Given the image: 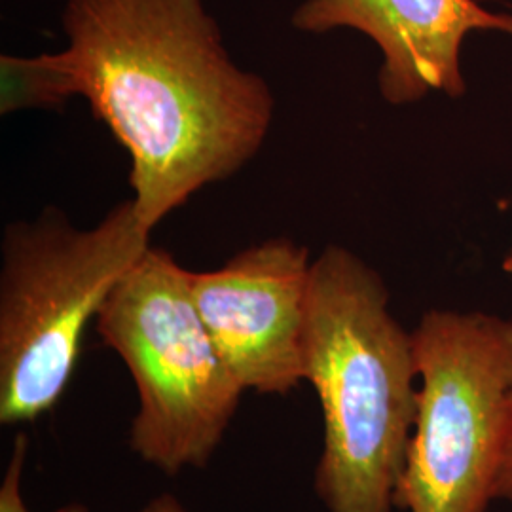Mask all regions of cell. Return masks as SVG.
<instances>
[{
    "mask_svg": "<svg viewBox=\"0 0 512 512\" xmlns=\"http://www.w3.org/2000/svg\"><path fill=\"white\" fill-rule=\"evenodd\" d=\"M27 456H29V437L25 433H18L12 444V454L0 484V512H31L25 505L23 492H21ZM54 512H90V509L84 503H69L55 509Z\"/></svg>",
    "mask_w": 512,
    "mask_h": 512,
    "instance_id": "9c48e42d",
    "label": "cell"
},
{
    "mask_svg": "<svg viewBox=\"0 0 512 512\" xmlns=\"http://www.w3.org/2000/svg\"><path fill=\"white\" fill-rule=\"evenodd\" d=\"M141 512H190L173 494H160L152 497Z\"/></svg>",
    "mask_w": 512,
    "mask_h": 512,
    "instance_id": "8fae6325",
    "label": "cell"
},
{
    "mask_svg": "<svg viewBox=\"0 0 512 512\" xmlns=\"http://www.w3.org/2000/svg\"><path fill=\"white\" fill-rule=\"evenodd\" d=\"M494 501H511L512 503V431L499 475L495 480Z\"/></svg>",
    "mask_w": 512,
    "mask_h": 512,
    "instance_id": "30bf717a",
    "label": "cell"
},
{
    "mask_svg": "<svg viewBox=\"0 0 512 512\" xmlns=\"http://www.w3.org/2000/svg\"><path fill=\"white\" fill-rule=\"evenodd\" d=\"M150 247L135 203L88 230L59 209L10 222L0 247V423H31L71 384L84 334Z\"/></svg>",
    "mask_w": 512,
    "mask_h": 512,
    "instance_id": "3957f363",
    "label": "cell"
},
{
    "mask_svg": "<svg viewBox=\"0 0 512 512\" xmlns=\"http://www.w3.org/2000/svg\"><path fill=\"white\" fill-rule=\"evenodd\" d=\"M412 334L421 387L395 505L486 512L512 431V319L431 310Z\"/></svg>",
    "mask_w": 512,
    "mask_h": 512,
    "instance_id": "5b68a950",
    "label": "cell"
},
{
    "mask_svg": "<svg viewBox=\"0 0 512 512\" xmlns=\"http://www.w3.org/2000/svg\"><path fill=\"white\" fill-rule=\"evenodd\" d=\"M73 97L59 55L0 57V114L18 110L57 109Z\"/></svg>",
    "mask_w": 512,
    "mask_h": 512,
    "instance_id": "ba28073f",
    "label": "cell"
},
{
    "mask_svg": "<svg viewBox=\"0 0 512 512\" xmlns=\"http://www.w3.org/2000/svg\"><path fill=\"white\" fill-rule=\"evenodd\" d=\"M95 330L137 387L131 452L169 476L203 469L245 389L203 325L190 293V270L150 245L110 291Z\"/></svg>",
    "mask_w": 512,
    "mask_h": 512,
    "instance_id": "277c9868",
    "label": "cell"
},
{
    "mask_svg": "<svg viewBox=\"0 0 512 512\" xmlns=\"http://www.w3.org/2000/svg\"><path fill=\"white\" fill-rule=\"evenodd\" d=\"M304 33L349 27L372 38L384 55L380 90L391 105L421 101L429 92L465 93L461 42L471 31L512 35V16L475 0H306L293 14Z\"/></svg>",
    "mask_w": 512,
    "mask_h": 512,
    "instance_id": "52a82bcc",
    "label": "cell"
},
{
    "mask_svg": "<svg viewBox=\"0 0 512 512\" xmlns=\"http://www.w3.org/2000/svg\"><path fill=\"white\" fill-rule=\"evenodd\" d=\"M63 29L71 93L128 150L150 232L264 145L274 93L234 63L203 0H67Z\"/></svg>",
    "mask_w": 512,
    "mask_h": 512,
    "instance_id": "6da1fadb",
    "label": "cell"
},
{
    "mask_svg": "<svg viewBox=\"0 0 512 512\" xmlns=\"http://www.w3.org/2000/svg\"><path fill=\"white\" fill-rule=\"evenodd\" d=\"M310 251L277 238L213 272H190V293L232 374L258 395H289L304 378Z\"/></svg>",
    "mask_w": 512,
    "mask_h": 512,
    "instance_id": "8992f818",
    "label": "cell"
},
{
    "mask_svg": "<svg viewBox=\"0 0 512 512\" xmlns=\"http://www.w3.org/2000/svg\"><path fill=\"white\" fill-rule=\"evenodd\" d=\"M414 334L382 275L346 247L311 264L304 378L323 412L313 490L329 512H395L418 416Z\"/></svg>",
    "mask_w": 512,
    "mask_h": 512,
    "instance_id": "7a4b0ae2",
    "label": "cell"
},
{
    "mask_svg": "<svg viewBox=\"0 0 512 512\" xmlns=\"http://www.w3.org/2000/svg\"><path fill=\"white\" fill-rule=\"evenodd\" d=\"M503 268H505V272H509V274H512V245H511V251L507 253V256H505V262H503Z\"/></svg>",
    "mask_w": 512,
    "mask_h": 512,
    "instance_id": "7c38bea8",
    "label": "cell"
}]
</instances>
